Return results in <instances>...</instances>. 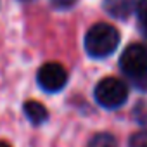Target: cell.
<instances>
[{"label":"cell","instance_id":"obj_1","mask_svg":"<svg viewBox=\"0 0 147 147\" xmlns=\"http://www.w3.org/2000/svg\"><path fill=\"white\" fill-rule=\"evenodd\" d=\"M119 45V31L107 23L94 24L85 35V50L90 57L104 59Z\"/></svg>","mask_w":147,"mask_h":147},{"label":"cell","instance_id":"obj_8","mask_svg":"<svg viewBox=\"0 0 147 147\" xmlns=\"http://www.w3.org/2000/svg\"><path fill=\"white\" fill-rule=\"evenodd\" d=\"M128 147H147V130L133 133L128 140Z\"/></svg>","mask_w":147,"mask_h":147},{"label":"cell","instance_id":"obj_10","mask_svg":"<svg viewBox=\"0 0 147 147\" xmlns=\"http://www.w3.org/2000/svg\"><path fill=\"white\" fill-rule=\"evenodd\" d=\"M133 116L138 123L147 125V102H140L137 104V107L133 109Z\"/></svg>","mask_w":147,"mask_h":147},{"label":"cell","instance_id":"obj_12","mask_svg":"<svg viewBox=\"0 0 147 147\" xmlns=\"http://www.w3.org/2000/svg\"><path fill=\"white\" fill-rule=\"evenodd\" d=\"M0 147H11V145H9L7 142H0Z\"/></svg>","mask_w":147,"mask_h":147},{"label":"cell","instance_id":"obj_5","mask_svg":"<svg viewBox=\"0 0 147 147\" xmlns=\"http://www.w3.org/2000/svg\"><path fill=\"white\" fill-rule=\"evenodd\" d=\"M106 12L116 19H126L137 5V0H104L102 2Z\"/></svg>","mask_w":147,"mask_h":147},{"label":"cell","instance_id":"obj_11","mask_svg":"<svg viewBox=\"0 0 147 147\" xmlns=\"http://www.w3.org/2000/svg\"><path fill=\"white\" fill-rule=\"evenodd\" d=\"M52 5L57 7V9H69L73 4L76 2V0H50Z\"/></svg>","mask_w":147,"mask_h":147},{"label":"cell","instance_id":"obj_9","mask_svg":"<svg viewBox=\"0 0 147 147\" xmlns=\"http://www.w3.org/2000/svg\"><path fill=\"white\" fill-rule=\"evenodd\" d=\"M135 9H137L138 21L142 23L144 28H147V0H138L137 5H135ZM145 31H147V30H145Z\"/></svg>","mask_w":147,"mask_h":147},{"label":"cell","instance_id":"obj_7","mask_svg":"<svg viewBox=\"0 0 147 147\" xmlns=\"http://www.w3.org/2000/svg\"><path fill=\"white\" fill-rule=\"evenodd\" d=\"M87 147H118V140H116L114 135L104 131V133L94 135V137L88 140Z\"/></svg>","mask_w":147,"mask_h":147},{"label":"cell","instance_id":"obj_3","mask_svg":"<svg viewBox=\"0 0 147 147\" xmlns=\"http://www.w3.org/2000/svg\"><path fill=\"white\" fill-rule=\"evenodd\" d=\"M119 67L135 82L147 78V47L142 43L128 45L119 57Z\"/></svg>","mask_w":147,"mask_h":147},{"label":"cell","instance_id":"obj_2","mask_svg":"<svg viewBox=\"0 0 147 147\" xmlns=\"http://www.w3.org/2000/svg\"><path fill=\"white\" fill-rule=\"evenodd\" d=\"M94 97L97 104L102 106L104 109H118L128 99V87L119 78L109 76L97 83L94 90Z\"/></svg>","mask_w":147,"mask_h":147},{"label":"cell","instance_id":"obj_6","mask_svg":"<svg viewBox=\"0 0 147 147\" xmlns=\"http://www.w3.org/2000/svg\"><path fill=\"white\" fill-rule=\"evenodd\" d=\"M23 109H24V114L30 119V123L35 125V126H38V125H42V123H45L49 119V113H47L45 106L40 104V102H36V100L24 102Z\"/></svg>","mask_w":147,"mask_h":147},{"label":"cell","instance_id":"obj_4","mask_svg":"<svg viewBox=\"0 0 147 147\" xmlns=\"http://www.w3.org/2000/svg\"><path fill=\"white\" fill-rule=\"evenodd\" d=\"M36 82H38L40 88H43L45 92L55 94V92H59V90H62L66 87L67 71L59 62H47L38 69Z\"/></svg>","mask_w":147,"mask_h":147}]
</instances>
